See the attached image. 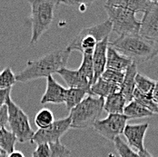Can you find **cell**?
I'll list each match as a JSON object with an SVG mask.
<instances>
[{
  "label": "cell",
  "mask_w": 158,
  "mask_h": 157,
  "mask_svg": "<svg viewBox=\"0 0 158 157\" xmlns=\"http://www.w3.org/2000/svg\"><path fill=\"white\" fill-rule=\"evenodd\" d=\"M71 51L66 47L49 52L36 59L28 60L26 67L16 75V82L26 83L42 77H48L65 67Z\"/></svg>",
  "instance_id": "obj_1"
},
{
  "label": "cell",
  "mask_w": 158,
  "mask_h": 157,
  "mask_svg": "<svg viewBox=\"0 0 158 157\" xmlns=\"http://www.w3.org/2000/svg\"><path fill=\"white\" fill-rule=\"evenodd\" d=\"M109 45L135 63L148 61L158 56V46L139 35H120Z\"/></svg>",
  "instance_id": "obj_2"
},
{
  "label": "cell",
  "mask_w": 158,
  "mask_h": 157,
  "mask_svg": "<svg viewBox=\"0 0 158 157\" xmlns=\"http://www.w3.org/2000/svg\"><path fill=\"white\" fill-rule=\"evenodd\" d=\"M31 6V39L29 44L35 45L46 31H48L54 20L55 10L59 1L53 0H30Z\"/></svg>",
  "instance_id": "obj_3"
},
{
  "label": "cell",
  "mask_w": 158,
  "mask_h": 157,
  "mask_svg": "<svg viewBox=\"0 0 158 157\" xmlns=\"http://www.w3.org/2000/svg\"><path fill=\"white\" fill-rule=\"evenodd\" d=\"M104 7L112 24V31L119 36L139 35L141 23L136 19L135 12L118 5L116 0L106 1Z\"/></svg>",
  "instance_id": "obj_4"
},
{
  "label": "cell",
  "mask_w": 158,
  "mask_h": 157,
  "mask_svg": "<svg viewBox=\"0 0 158 157\" xmlns=\"http://www.w3.org/2000/svg\"><path fill=\"white\" fill-rule=\"evenodd\" d=\"M112 24L107 19L105 22L83 28L71 40L66 48L69 51L78 50L83 55H92L98 42L109 37Z\"/></svg>",
  "instance_id": "obj_5"
},
{
  "label": "cell",
  "mask_w": 158,
  "mask_h": 157,
  "mask_svg": "<svg viewBox=\"0 0 158 157\" xmlns=\"http://www.w3.org/2000/svg\"><path fill=\"white\" fill-rule=\"evenodd\" d=\"M105 99L87 95L79 105L70 110L71 128L85 129L93 126L104 110Z\"/></svg>",
  "instance_id": "obj_6"
},
{
  "label": "cell",
  "mask_w": 158,
  "mask_h": 157,
  "mask_svg": "<svg viewBox=\"0 0 158 157\" xmlns=\"http://www.w3.org/2000/svg\"><path fill=\"white\" fill-rule=\"evenodd\" d=\"M5 105L7 108L11 132L16 135L17 141L19 143L31 141L35 132L30 126L27 114L12 100L10 94L6 97Z\"/></svg>",
  "instance_id": "obj_7"
},
{
  "label": "cell",
  "mask_w": 158,
  "mask_h": 157,
  "mask_svg": "<svg viewBox=\"0 0 158 157\" xmlns=\"http://www.w3.org/2000/svg\"><path fill=\"white\" fill-rule=\"evenodd\" d=\"M129 118L125 114H109L105 119L96 120L93 128L104 138L114 141L115 137L123 134Z\"/></svg>",
  "instance_id": "obj_8"
},
{
  "label": "cell",
  "mask_w": 158,
  "mask_h": 157,
  "mask_svg": "<svg viewBox=\"0 0 158 157\" xmlns=\"http://www.w3.org/2000/svg\"><path fill=\"white\" fill-rule=\"evenodd\" d=\"M71 128V119L69 116L56 120L45 129H38L32 137L31 143L43 144L60 141V138Z\"/></svg>",
  "instance_id": "obj_9"
},
{
  "label": "cell",
  "mask_w": 158,
  "mask_h": 157,
  "mask_svg": "<svg viewBox=\"0 0 158 157\" xmlns=\"http://www.w3.org/2000/svg\"><path fill=\"white\" fill-rule=\"evenodd\" d=\"M139 35L158 46V1H151L140 21Z\"/></svg>",
  "instance_id": "obj_10"
},
{
  "label": "cell",
  "mask_w": 158,
  "mask_h": 157,
  "mask_svg": "<svg viewBox=\"0 0 158 157\" xmlns=\"http://www.w3.org/2000/svg\"><path fill=\"white\" fill-rule=\"evenodd\" d=\"M149 127V124H139V125H129L127 124L123 132L127 138V144L131 148H135L138 152L144 149L143 141L146 131Z\"/></svg>",
  "instance_id": "obj_11"
},
{
  "label": "cell",
  "mask_w": 158,
  "mask_h": 157,
  "mask_svg": "<svg viewBox=\"0 0 158 157\" xmlns=\"http://www.w3.org/2000/svg\"><path fill=\"white\" fill-rule=\"evenodd\" d=\"M65 93H66V88H64L63 85L58 84L52 76H48L47 77V88L40 100V103L42 105L64 104Z\"/></svg>",
  "instance_id": "obj_12"
},
{
  "label": "cell",
  "mask_w": 158,
  "mask_h": 157,
  "mask_svg": "<svg viewBox=\"0 0 158 157\" xmlns=\"http://www.w3.org/2000/svg\"><path fill=\"white\" fill-rule=\"evenodd\" d=\"M108 45H109V37H106L104 40L97 43L95 50L92 54V62H93V68H94L93 84L99 77H101L102 74L106 70V52H107Z\"/></svg>",
  "instance_id": "obj_13"
},
{
  "label": "cell",
  "mask_w": 158,
  "mask_h": 157,
  "mask_svg": "<svg viewBox=\"0 0 158 157\" xmlns=\"http://www.w3.org/2000/svg\"><path fill=\"white\" fill-rule=\"evenodd\" d=\"M57 74L64 79L69 88L84 89L90 94V87L92 85L80 75L78 70H71L64 67L57 72Z\"/></svg>",
  "instance_id": "obj_14"
},
{
  "label": "cell",
  "mask_w": 158,
  "mask_h": 157,
  "mask_svg": "<svg viewBox=\"0 0 158 157\" xmlns=\"http://www.w3.org/2000/svg\"><path fill=\"white\" fill-rule=\"evenodd\" d=\"M134 63L132 59L120 54L110 45H108L106 52V69H112L120 72H126L127 68Z\"/></svg>",
  "instance_id": "obj_15"
},
{
  "label": "cell",
  "mask_w": 158,
  "mask_h": 157,
  "mask_svg": "<svg viewBox=\"0 0 158 157\" xmlns=\"http://www.w3.org/2000/svg\"><path fill=\"white\" fill-rule=\"evenodd\" d=\"M137 73V65L135 62L125 72L124 80L120 86V93L124 95L127 104L133 101V95L135 90V76Z\"/></svg>",
  "instance_id": "obj_16"
},
{
  "label": "cell",
  "mask_w": 158,
  "mask_h": 157,
  "mask_svg": "<svg viewBox=\"0 0 158 157\" xmlns=\"http://www.w3.org/2000/svg\"><path fill=\"white\" fill-rule=\"evenodd\" d=\"M127 105L124 95L120 92L114 93L105 98L104 110L113 114H123L124 109Z\"/></svg>",
  "instance_id": "obj_17"
},
{
  "label": "cell",
  "mask_w": 158,
  "mask_h": 157,
  "mask_svg": "<svg viewBox=\"0 0 158 157\" xmlns=\"http://www.w3.org/2000/svg\"><path fill=\"white\" fill-rule=\"evenodd\" d=\"M120 92V87L116 86L114 85H112L110 83L105 81L103 78L99 77L90 87V94L92 96L101 97V98H106L108 95Z\"/></svg>",
  "instance_id": "obj_18"
},
{
  "label": "cell",
  "mask_w": 158,
  "mask_h": 157,
  "mask_svg": "<svg viewBox=\"0 0 158 157\" xmlns=\"http://www.w3.org/2000/svg\"><path fill=\"white\" fill-rule=\"evenodd\" d=\"M87 94L89 95V93L84 89L67 88L64 97V103L65 104L66 109L69 111L72 110L86 97Z\"/></svg>",
  "instance_id": "obj_19"
},
{
  "label": "cell",
  "mask_w": 158,
  "mask_h": 157,
  "mask_svg": "<svg viewBox=\"0 0 158 157\" xmlns=\"http://www.w3.org/2000/svg\"><path fill=\"white\" fill-rule=\"evenodd\" d=\"M123 114H125L127 116L129 119H133V118H143V117H150L155 115L152 112L147 110L146 108H144L143 105L140 104L136 103L135 101H131L130 103H128L125 109Z\"/></svg>",
  "instance_id": "obj_20"
},
{
  "label": "cell",
  "mask_w": 158,
  "mask_h": 157,
  "mask_svg": "<svg viewBox=\"0 0 158 157\" xmlns=\"http://www.w3.org/2000/svg\"><path fill=\"white\" fill-rule=\"evenodd\" d=\"M17 139L16 135L11 132L8 131L6 127L0 129V150L5 152L6 155L11 154L15 151Z\"/></svg>",
  "instance_id": "obj_21"
},
{
  "label": "cell",
  "mask_w": 158,
  "mask_h": 157,
  "mask_svg": "<svg viewBox=\"0 0 158 157\" xmlns=\"http://www.w3.org/2000/svg\"><path fill=\"white\" fill-rule=\"evenodd\" d=\"M156 81L137 73L135 76V89L140 93L147 95H152L156 86Z\"/></svg>",
  "instance_id": "obj_22"
},
{
  "label": "cell",
  "mask_w": 158,
  "mask_h": 157,
  "mask_svg": "<svg viewBox=\"0 0 158 157\" xmlns=\"http://www.w3.org/2000/svg\"><path fill=\"white\" fill-rule=\"evenodd\" d=\"M77 70L84 78L86 79L91 85H93L94 68L92 62V55H83L82 63Z\"/></svg>",
  "instance_id": "obj_23"
},
{
  "label": "cell",
  "mask_w": 158,
  "mask_h": 157,
  "mask_svg": "<svg viewBox=\"0 0 158 157\" xmlns=\"http://www.w3.org/2000/svg\"><path fill=\"white\" fill-rule=\"evenodd\" d=\"M133 100L135 101L136 103L140 104L147 110L152 112L154 114H158V105L154 102L152 95L143 94L135 89L134 92V95H133Z\"/></svg>",
  "instance_id": "obj_24"
},
{
  "label": "cell",
  "mask_w": 158,
  "mask_h": 157,
  "mask_svg": "<svg viewBox=\"0 0 158 157\" xmlns=\"http://www.w3.org/2000/svg\"><path fill=\"white\" fill-rule=\"evenodd\" d=\"M151 1L149 0H116V3L127 9L135 12L144 13Z\"/></svg>",
  "instance_id": "obj_25"
},
{
  "label": "cell",
  "mask_w": 158,
  "mask_h": 157,
  "mask_svg": "<svg viewBox=\"0 0 158 157\" xmlns=\"http://www.w3.org/2000/svg\"><path fill=\"white\" fill-rule=\"evenodd\" d=\"M55 121L54 114L48 108H42L35 117V124L39 129H45Z\"/></svg>",
  "instance_id": "obj_26"
},
{
  "label": "cell",
  "mask_w": 158,
  "mask_h": 157,
  "mask_svg": "<svg viewBox=\"0 0 158 157\" xmlns=\"http://www.w3.org/2000/svg\"><path fill=\"white\" fill-rule=\"evenodd\" d=\"M16 83V75L13 73L11 66H7L0 72V89H11Z\"/></svg>",
  "instance_id": "obj_27"
},
{
  "label": "cell",
  "mask_w": 158,
  "mask_h": 157,
  "mask_svg": "<svg viewBox=\"0 0 158 157\" xmlns=\"http://www.w3.org/2000/svg\"><path fill=\"white\" fill-rule=\"evenodd\" d=\"M113 142L120 157H139L138 153L135 152L126 142L120 138V136L115 137Z\"/></svg>",
  "instance_id": "obj_28"
},
{
  "label": "cell",
  "mask_w": 158,
  "mask_h": 157,
  "mask_svg": "<svg viewBox=\"0 0 158 157\" xmlns=\"http://www.w3.org/2000/svg\"><path fill=\"white\" fill-rule=\"evenodd\" d=\"M124 76H125V72H120V71L112 70V69H106L105 72L102 74L101 78H103L105 81L110 83L112 85H114L120 87L123 83Z\"/></svg>",
  "instance_id": "obj_29"
},
{
  "label": "cell",
  "mask_w": 158,
  "mask_h": 157,
  "mask_svg": "<svg viewBox=\"0 0 158 157\" xmlns=\"http://www.w3.org/2000/svg\"><path fill=\"white\" fill-rule=\"evenodd\" d=\"M50 150V157H68L71 155V151L62 144L60 141L48 143Z\"/></svg>",
  "instance_id": "obj_30"
},
{
  "label": "cell",
  "mask_w": 158,
  "mask_h": 157,
  "mask_svg": "<svg viewBox=\"0 0 158 157\" xmlns=\"http://www.w3.org/2000/svg\"><path fill=\"white\" fill-rule=\"evenodd\" d=\"M32 157H50V150L48 143L37 144L36 148L32 153Z\"/></svg>",
  "instance_id": "obj_31"
},
{
  "label": "cell",
  "mask_w": 158,
  "mask_h": 157,
  "mask_svg": "<svg viewBox=\"0 0 158 157\" xmlns=\"http://www.w3.org/2000/svg\"><path fill=\"white\" fill-rule=\"evenodd\" d=\"M6 124H8V114L6 105H4L0 108V129L5 128Z\"/></svg>",
  "instance_id": "obj_32"
},
{
  "label": "cell",
  "mask_w": 158,
  "mask_h": 157,
  "mask_svg": "<svg viewBox=\"0 0 158 157\" xmlns=\"http://www.w3.org/2000/svg\"><path fill=\"white\" fill-rule=\"evenodd\" d=\"M11 93V89H0V108L5 105L6 97Z\"/></svg>",
  "instance_id": "obj_33"
},
{
  "label": "cell",
  "mask_w": 158,
  "mask_h": 157,
  "mask_svg": "<svg viewBox=\"0 0 158 157\" xmlns=\"http://www.w3.org/2000/svg\"><path fill=\"white\" fill-rule=\"evenodd\" d=\"M152 98H153L154 102L158 105V82L156 83V86H155V89L152 94Z\"/></svg>",
  "instance_id": "obj_34"
},
{
  "label": "cell",
  "mask_w": 158,
  "mask_h": 157,
  "mask_svg": "<svg viewBox=\"0 0 158 157\" xmlns=\"http://www.w3.org/2000/svg\"><path fill=\"white\" fill-rule=\"evenodd\" d=\"M6 157H26L24 155V154L21 152V151H18V150H15L13 151L11 154L7 155Z\"/></svg>",
  "instance_id": "obj_35"
},
{
  "label": "cell",
  "mask_w": 158,
  "mask_h": 157,
  "mask_svg": "<svg viewBox=\"0 0 158 157\" xmlns=\"http://www.w3.org/2000/svg\"><path fill=\"white\" fill-rule=\"evenodd\" d=\"M139 157H154L146 149H143L141 152H138Z\"/></svg>",
  "instance_id": "obj_36"
},
{
  "label": "cell",
  "mask_w": 158,
  "mask_h": 157,
  "mask_svg": "<svg viewBox=\"0 0 158 157\" xmlns=\"http://www.w3.org/2000/svg\"><path fill=\"white\" fill-rule=\"evenodd\" d=\"M7 156V155L5 153V152H3L2 150H0V157H6Z\"/></svg>",
  "instance_id": "obj_37"
}]
</instances>
